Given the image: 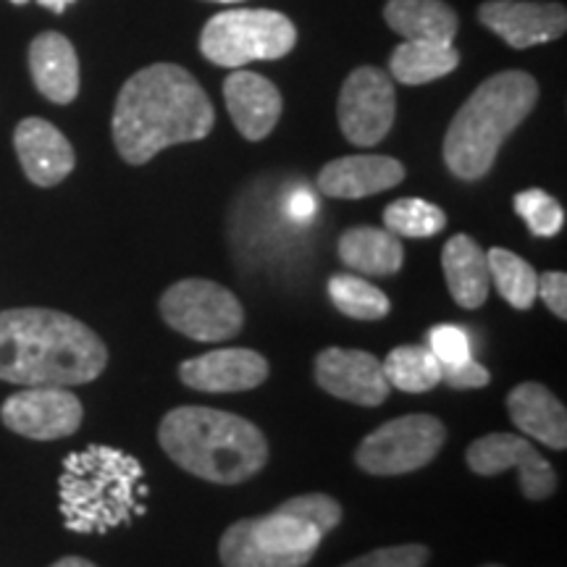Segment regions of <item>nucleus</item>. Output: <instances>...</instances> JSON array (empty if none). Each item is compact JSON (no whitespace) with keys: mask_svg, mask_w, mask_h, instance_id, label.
I'll list each match as a JSON object with an SVG mask.
<instances>
[{"mask_svg":"<svg viewBox=\"0 0 567 567\" xmlns=\"http://www.w3.org/2000/svg\"><path fill=\"white\" fill-rule=\"evenodd\" d=\"M538 84L528 71H499L473 90L444 134V163L452 176L478 182L492 172L499 147L530 116Z\"/></svg>","mask_w":567,"mask_h":567,"instance_id":"obj_4","label":"nucleus"},{"mask_svg":"<svg viewBox=\"0 0 567 567\" xmlns=\"http://www.w3.org/2000/svg\"><path fill=\"white\" fill-rule=\"evenodd\" d=\"M316 384L337 400L360 408L384 405L392 392L384 365L375 354L365 350H344V347H326L323 352H318Z\"/></svg>","mask_w":567,"mask_h":567,"instance_id":"obj_13","label":"nucleus"},{"mask_svg":"<svg viewBox=\"0 0 567 567\" xmlns=\"http://www.w3.org/2000/svg\"><path fill=\"white\" fill-rule=\"evenodd\" d=\"M11 3H17V6H24V3H30V0H11Z\"/></svg>","mask_w":567,"mask_h":567,"instance_id":"obj_38","label":"nucleus"},{"mask_svg":"<svg viewBox=\"0 0 567 567\" xmlns=\"http://www.w3.org/2000/svg\"><path fill=\"white\" fill-rule=\"evenodd\" d=\"M405 182V166L392 155H347L318 172V189L337 200H360Z\"/></svg>","mask_w":567,"mask_h":567,"instance_id":"obj_18","label":"nucleus"},{"mask_svg":"<svg viewBox=\"0 0 567 567\" xmlns=\"http://www.w3.org/2000/svg\"><path fill=\"white\" fill-rule=\"evenodd\" d=\"M313 208H316V205H313V200H310V195L300 193L292 200V208H289V210H292L295 218H308L310 213H313Z\"/></svg>","mask_w":567,"mask_h":567,"instance_id":"obj_34","label":"nucleus"},{"mask_svg":"<svg viewBox=\"0 0 567 567\" xmlns=\"http://www.w3.org/2000/svg\"><path fill=\"white\" fill-rule=\"evenodd\" d=\"M268 360L247 347H221L179 365L184 386L208 394L252 392L268 379Z\"/></svg>","mask_w":567,"mask_h":567,"instance_id":"obj_15","label":"nucleus"},{"mask_svg":"<svg viewBox=\"0 0 567 567\" xmlns=\"http://www.w3.org/2000/svg\"><path fill=\"white\" fill-rule=\"evenodd\" d=\"M30 74L40 95L51 103L69 105L80 95V59L69 38L42 32L30 45Z\"/></svg>","mask_w":567,"mask_h":567,"instance_id":"obj_19","label":"nucleus"},{"mask_svg":"<svg viewBox=\"0 0 567 567\" xmlns=\"http://www.w3.org/2000/svg\"><path fill=\"white\" fill-rule=\"evenodd\" d=\"M51 567H97V565L90 563V559H84V557H61L59 563H53Z\"/></svg>","mask_w":567,"mask_h":567,"instance_id":"obj_35","label":"nucleus"},{"mask_svg":"<svg viewBox=\"0 0 567 567\" xmlns=\"http://www.w3.org/2000/svg\"><path fill=\"white\" fill-rule=\"evenodd\" d=\"M384 226L394 237L429 239L444 231L446 213L421 197H400L384 210Z\"/></svg>","mask_w":567,"mask_h":567,"instance_id":"obj_28","label":"nucleus"},{"mask_svg":"<svg viewBox=\"0 0 567 567\" xmlns=\"http://www.w3.org/2000/svg\"><path fill=\"white\" fill-rule=\"evenodd\" d=\"M431 559V549L423 544H400V547L373 549L363 557H354L342 567H425Z\"/></svg>","mask_w":567,"mask_h":567,"instance_id":"obj_31","label":"nucleus"},{"mask_svg":"<svg viewBox=\"0 0 567 567\" xmlns=\"http://www.w3.org/2000/svg\"><path fill=\"white\" fill-rule=\"evenodd\" d=\"M444 442L446 425L436 415H402L371 431L354 450V463L368 476H405L429 465Z\"/></svg>","mask_w":567,"mask_h":567,"instance_id":"obj_9","label":"nucleus"},{"mask_svg":"<svg viewBox=\"0 0 567 567\" xmlns=\"http://www.w3.org/2000/svg\"><path fill=\"white\" fill-rule=\"evenodd\" d=\"M396 113L394 84L386 71L360 66L347 76L339 92V130L352 145L373 147L392 132Z\"/></svg>","mask_w":567,"mask_h":567,"instance_id":"obj_10","label":"nucleus"},{"mask_svg":"<svg viewBox=\"0 0 567 567\" xmlns=\"http://www.w3.org/2000/svg\"><path fill=\"white\" fill-rule=\"evenodd\" d=\"M389 386L408 394H425L442 384V365L425 344H402L394 347L381 360Z\"/></svg>","mask_w":567,"mask_h":567,"instance_id":"obj_25","label":"nucleus"},{"mask_svg":"<svg viewBox=\"0 0 567 567\" xmlns=\"http://www.w3.org/2000/svg\"><path fill=\"white\" fill-rule=\"evenodd\" d=\"M384 19L389 30L415 42L452 45L457 34V13L444 0H386Z\"/></svg>","mask_w":567,"mask_h":567,"instance_id":"obj_23","label":"nucleus"},{"mask_svg":"<svg viewBox=\"0 0 567 567\" xmlns=\"http://www.w3.org/2000/svg\"><path fill=\"white\" fill-rule=\"evenodd\" d=\"M63 526L74 534H109L145 513L137 457L116 446L90 444L63 460L59 478Z\"/></svg>","mask_w":567,"mask_h":567,"instance_id":"obj_5","label":"nucleus"},{"mask_svg":"<svg viewBox=\"0 0 567 567\" xmlns=\"http://www.w3.org/2000/svg\"><path fill=\"white\" fill-rule=\"evenodd\" d=\"M431 354L439 360V365H457L463 360L473 358L471 354V337L465 329H460L455 323H442L434 326L429 331V344Z\"/></svg>","mask_w":567,"mask_h":567,"instance_id":"obj_30","label":"nucleus"},{"mask_svg":"<svg viewBox=\"0 0 567 567\" xmlns=\"http://www.w3.org/2000/svg\"><path fill=\"white\" fill-rule=\"evenodd\" d=\"M507 413L523 434L551 450H567V410L547 386L523 381L507 394Z\"/></svg>","mask_w":567,"mask_h":567,"instance_id":"obj_20","label":"nucleus"},{"mask_svg":"<svg viewBox=\"0 0 567 567\" xmlns=\"http://www.w3.org/2000/svg\"><path fill=\"white\" fill-rule=\"evenodd\" d=\"M84 408L80 396L66 386H24L6 396L0 405V421L13 434L53 442L76 434L82 425Z\"/></svg>","mask_w":567,"mask_h":567,"instance_id":"obj_11","label":"nucleus"},{"mask_svg":"<svg viewBox=\"0 0 567 567\" xmlns=\"http://www.w3.org/2000/svg\"><path fill=\"white\" fill-rule=\"evenodd\" d=\"M465 463L476 476H499L517 471L520 492L530 502L549 499L557 492V473L528 439L515 434L481 436L465 450Z\"/></svg>","mask_w":567,"mask_h":567,"instance_id":"obj_12","label":"nucleus"},{"mask_svg":"<svg viewBox=\"0 0 567 567\" xmlns=\"http://www.w3.org/2000/svg\"><path fill=\"white\" fill-rule=\"evenodd\" d=\"M478 19L515 51L544 45L563 38L567 30L565 6L542 0H486L481 3Z\"/></svg>","mask_w":567,"mask_h":567,"instance_id":"obj_14","label":"nucleus"},{"mask_svg":"<svg viewBox=\"0 0 567 567\" xmlns=\"http://www.w3.org/2000/svg\"><path fill=\"white\" fill-rule=\"evenodd\" d=\"M339 260L354 274L394 276L405 264V247L392 231L375 226H352L339 237Z\"/></svg>","mask_w":567,"mask_h":567,"instance_id":"obj_22","label":"nucleus"},{"mask_svg":"<svg viewBox=\"0 0 567 567\" xmlns=\"http://www.w3.org/2000/svg\"><path fill=\"white\" fill-rule=\"evenodd\" d=\"M488 381H492V373L473 358L457 365H442V384L460 389V392H465V389H484L488 386Z\"/></svg>","mask_w":567,"mask_h":567,"instance_id":"obj_32","label":"nucleus"},{"mask_svg":"<svg viewBox=\"0 0 567 567\" xmlns=\"http://www.w3.org/2000/svg\"><path fill=\"white\" fill-rule=\"evenodd\" d=\"M163 321L195 342H226L243 331V300L210 279H182L161 295Z\"/></svg>","mask_w":567,"mask_h":567,"instance_id":"obj_8","label":"nucleus"},{"mask_svg":"<svg viewBox=\"0 0 567 567\" xmlns=\"http://www.w3.org/2000/svg\"><path fill=\"white\" fill-rule=\"evenodd\" d=\"M210 3H239V0H210Z\"/></svg>","mask_w":567,"mask_h":567,"instance_id":"obj_37","label":"nucleus"},{"mask_svg":"<svg viewBox=\"0 0 567 567\" xmlns=\"http://www.w3.org/2000/svg\"><path fill=\"white\" fill-rule=\"evenodd\" d=\"M109 365V347L80 318L51 308L0 313V381L21 386H82Z\"/></svg>","mask_w":567,"mask_h":567,"instance_id":"obj_2","label":"nucleus"},{"mask_svg":"<svg viewBox=\"0 0 567 567\" xmlns=\"http://www.w3.org/2000/svg\"><path fill=\"white\" fill-rule=\"evenodd\" d=\"M216 124L208 92L176 63H151L132 74L113 109V145L132 166L182 142L205 140Z\"/></svg>","mask_w":567,"mask_h":567,"instance_id":"obj_1","label":"nucleus"},{"mask_svg":"<svg viewBox=\"0 0 567 567\" xmlns=\"http://www.w3.org/2000/svg\"><path fill=\"white\" fill-rule=\"evenodd\" d=\"M297 45V27L279 11L231 9L210 17L200 53L216 66L243 69L252 61H279Z\"/></svg>","mask_w":567,"mask_h":567,"instance_id":"obj_7","label":"nucleus"},{"mask_svg":"<svg viewBox=\"0 0 567 567\" xmlns=\"http://www.w3.org/2000/svg\"><path fill=\"white\" fill-rule=\"evenodd\" d=\"M158 444L182 471L218 486H237L268 463L264 431L243 415L182 405L163 415Z\"/></svg>","mask_w":567,"mask_h":567,"instance_id":"obj_3","label":"nucleus"},{"mask_svg":"<svg viewBox=\"0 0 567 567\" xmlns=\"http://www.w3.org/2000/svg\"><path fill=\"white\" fill-rule=\"evenodd\" d=\"M13 147H17L19 163L27 179L38 187H55L74 172L76 155L71 142L59 126L45 118H24L13 132Z\"/></svg>","mask_w":567,"mask_h":567,"instance_id":"obj_16","label":"nucleus"},{"mask_svg":"<svg viewBox=\"0 0 567 567\" xmlns=\"http://www.w3.org/2000/svg\"><path fill=\"white\" fill-rule=\"evenodd\" d=\"M339 523L342 505L334 496H292L268 515L231 523L218 542V557L224 567H305Z\"/></svg>","mask_w":567,"mask_h":567,"instance_id":"obj_6","label":"nucleus"},{"mask_svg":"<svg viewBox=\"0 0 567 567\" xmlns=\"http://www.w3.org/2000/svg\"><path fill=\"white\" fill-rule=\"evenodd\" d=\"M484 567H505V565H484Z\"/></svg>","mask_w":567,"mask_h":567,"instance_id":"obj_39","label":"nucleus"},{"mask_svg":"<svg viewBox=\"0 0 567 567\" xmlns=\"http://www.w3.org/2000/svg\"><path fill=\"white\" fill-rule=\"evenodd\" d=\"M224 97L226 111L245 140H266L279 124L284 111L281 92L271 80L255 74V71L239 69L226 76Z\"/></svg>","mask_w":567,"mask_h":567,"instance_id":"obj_17","label":"nucleus"},{"mask_svg":"<svg viewBox=\"0 0 567 567\" xmlns=\"http://www.w3.org/2000/svg\"><path fill=\"white\" fill-rule=\"evenodd\" d=\"M513 208L517 216L526 221L534 237L549 239L563 231L565 226L563 205H559L549 193H544V189L530 187V189H523V193H517L513 197Z\"/></svg>","mask_w":567,"mask_h":567,"instance_id":"obj_29","label":"nucleus"},{"mask_svg":"<svg viewBox=\"0 0 567 567\" xmlns=\"http://www.w3.org/2000/svg\"><path fill=\"white\" fill-rule=\"evenodd\" d=\"M538 295L557 318H567V276L563 271H547L538 276Z\"/></svg>","mask_w":567,"mask_h":567,"instance_id":"obj_33","label":"nucleus"},{"mask_svg":"<svg viewBox=\"0 0 567 567\" xmlns=\"http://www.w3.org/2000/svg\"><path fill=\"white\" fill-rule=\"evenodd\" d=\"M460 66V53L455 45H439V42H415L408 40L394 48L389 59V71L400 84L417 87L442 76L452 74Z\"/></svg>","mask_w":567,"mask_h":567,"instance_id":"obj_24","label":"nucleus"},{"mask_svg":"<svg viewBox=\"0 0 567 567\" xmlns=\"http://www.w3.org/2000/svg\"><path fill=\"white\" fill-rule=\"evenodd\" d=\"M38 3L42 6V9H48L53 13H63L66 11V6L74 3V0H38Z\"/></svg>","mask_w":567,"mask_h":567,"instance_id":"obj_36","label":"nucleus"},{"mask_svg":"<svg viewBox=\"0 0 567 567\" xmlns=\"http://www.w3.org/2000/svg\"><path fill=\"white\" fill-rule=\"evenodd\" d=\"M326 289H329L331 302L339 313L354 318V321H381L392 313L389 297L358 274H334Z\"/></svg>","mask_w":567,"mask_h":567,"instance_id":"obj_26","label":"nucleus"},{"mask_svg":"<svg viewBox=\"0 0 567 567\" xmlns=\"http://www.w3.org/2000/svg\"><path fill=\"white\" fill-rule=\"evenodd\" d=\"M442 268L446 289L452 300L463 310H478L488 300V287H492V274H488L486 252L467 234H455L444 245Z\"/></svg>","mask_w":567,"mask_h":567,"instance_id":"obj_21","label":"nucleus"},{"mask_svg":"<svg viewBox=\"0 0 567 567\" xmlns=\"http://www.w3.org/2000/svg\"><path fill=\"white\" fill-rule=\"evenodd\" d=\"M488 274L499 289V295L513 305L515 310H530L538 295V276L534 266L520 255L505 250V247H492L486 252Z\"/></svg>","mask_w":567,"mask_h":567,"instance_id":"obj_27","label":"nucleus"}]
</instances>
